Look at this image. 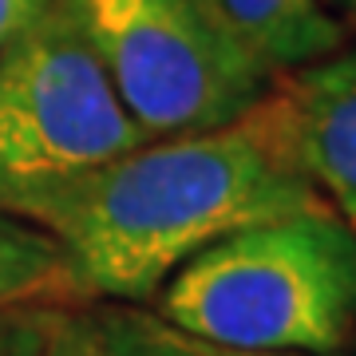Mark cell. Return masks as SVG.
I'll list each match as a JSON object with an SVG mask.
<instances>
[{
	"label": "cell",
	"mask_w": 356,
	"mask_h": 356,
	"mask_svg": "<svg viewBox=\"0 0 356 356\" xmlns=\"http://www.w3.org/2000/svg\"><path fill=\"white\" fill-rule=\"evenodd\" d=\"M325 202L277 88L234 123L147 139L24 210L60 245L79 301L147 305L226 234Z\"/></svg>",
	"instance_id": "1"
},
{
	"label": "cell",
	"mask_w": 356,
	"mask_h": 356,
	"mask_svg": "<svg viewBox=\"0 0 356 356\" xmlns=\"http://www.w3.org/2000/svg\"><path fill=\"white\" fill-rule=\"evenodd\" d=\"M151 309L226 348L344 353L356 337V229L329 202L234 229L175 269Z\"/></svg>",
	"instance_id": "2"
},
{
	"label": "cell",
	"mask_w": 356,
	"mask_h": 356,
	"mask_svg": "<svg viewBox=\"0 0 356 356\" xmlns=\"http://www.w3.org/2000/svg\"><path fill=\"white\" fill-rule=\"evenodd\" d=\"M147 139L210 131L254 111L277 72L222 0H60Z\"/></svg>",
	"instance_id": "3"
},
{
	"label": "cell",
	"mask_w": 356,
	"mask_h": 356,
	"mask_svg": "<svg viewBox=\"0 0 356 356\" xmlns=\"http://www.w3.org/2000/svg\"><path fill=\"white\" fill-rule=\"evenodd\" d=\"M143 143L60 0L0 51V210L24 218Z\"/></svg>",
	"instance_id": "4"
},
{
	"label": "cell",
	"mask_w": 356,
	"mask_h": 356,
	"mask_svg": "<svg viewBox=\"0 0 356 356\" xmlns=\"http://www.w3.org/2000/svg\"><path fill=\"white\" fill-rule=\"evenodd\" d=\"M305 175L356 229V51H332L281 76Z\"/></svg>",
	"instance_id": "5"
},
{
	"label": "cell",
	"mask_w": 356,
	"mask_h": 356,
	"mask_svg": "<svg viewBox=\"0 0 356 356\" xmlns=\"http://www.w3.org/2000/svg\"><path fill=\"white\" fill-rule=\"evenodd\" d=\"M222 8L277 76L317 64L344 44L317 0H222Z\"/></svg>",
	"instance_id": "6"
},
{
	"label": "cell",
	"mask_w": 356,
	"mask_h": 356,
	"mask_svg": "<svg viewBox=\"0 0 356 356\" xmlns=\"http://www.w3.org/2000/svg\"><path fill=\"white\" fill-rule=\"evenodd\" d=\"M76 301L60 245L24 218L0 210V309Z\"/></svg>",
	"instance_id": "7"
},
{
	"label": "cell",
	"mask_w": 356,
	"mask_h": 356,
	"mask_svg": "<svg viewBox=\"0 0 356 356\" xmlns=\"http://www.w3.org/2000/svg\"><path fill=\"white\" fill-rule=\"evenodd\" d=\"M107 356H297V353H250L226 344L202 341L191 332L166 325L151 305H99L91 309ZM348 356V353H332Z\"/></svg>",
	"instance_id": "8"
},
{
	"label": "cell",
	"mask_w": 356,
	"mask_h": 356,
	"mask_svg": "<svg viewBox=\"0 0 356 356\" xmlns=\"http://www.w3.org/2000/svg\"><path fill=\"white\" fill-rule=\"evenodd\" d=\"M60 305H4L0 309V356H44Z\"/></svg>",
	"instance_id": "9"
},
{
	"label": "cell",
	"mask_w": 356,
	"mask_h": 356,
	"mask_svg": "<svg viewBox=\"0 0 356 356\" xmlns=\"http://www.w3.org/2000/svg\"><path fill=\"white\" fill-rule=\"evenodd\" d=\"M44 356H107V348L99 341V329L91 321V309H72V305L56 309Z\"/></svg>",
	"instance_id": "10"
},
{
	"label": "cell",
	"mask_w": 356,
	"mask_h": 356,
	"mask_svg": "<svg viewBox=\"0 0 356 356\" xmlns=\"http://www.w3.org/2000/svg\"><path fill=\"white\" fill-rule=\"evenodd\" d=\"M56 0H0V51L8 48L24 28H32V20L48 13Z\"/></svg>",
	"instance_id": "11"
},
{
	"label": "cell",
	"mask_w": 356,
	"mask_h": 356,
	"mask_svg": "<svg viewBox=\"0 0 356 356\" xmlns=\"http://www.w3.org/2000/svg\"><path fill=\"white\" fill-rule=\"evenodd\" d=\"M317 4L329 13V20L341 28L344 36L356 32V0H317Z\"/></svg>",
	"instance_id": "12"
}]
</instances>
